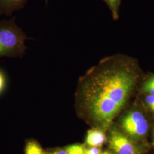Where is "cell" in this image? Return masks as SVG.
<instances>
[{"instance_id": "obj_1", "label": "cell", "mask_w": 154, "mask_h": 154, "mask_svg": "<svg viewBox=\"0 0 154 154\" xmlns=\"http://www.w3.org/2000/svg\"><path fill=\"white\" fill-rule=\"evenodd\" d=\"M143 77L136 58L122 54L106 57L80 77L77 108L95 126L106 130L126 107Z\"/></svg>"}, {"instance_id": "obj_2", "label": "cell", "mask_w": 154, "mask_h": 154, "mask_svg": "<svg viewBox=\"0 0 154 154\" xmlns=\"http://www.w3.org/2000/svg\"><path fill=\"white\" fill-rule=\"evenodd\" d=\"M16 23V17L0 21V58H22L28 48L26 40L30 39Z\"/></svg>"}, {"instance_id": "obj_3", "label": "cell", "mask_w": 154, "mask_h": 154, "mask_svg": "<svg viewBox=\"0 0 154 154\" xmlns=\"http://www.w3.org/2000/svg\"><path fill=\"white\" fill-rule=\"evenodd\" d=\"M121 126L125 134L135 140L144 138L149 131V122L143 112L137 109L129 110L123 116Z\"/></svg>"}, {"instance_id": "obj_4", "label": "cell", "mask_w": 154, "mask_h": 154, "mask_svg": "<svg viewBox=\"0 0 154 154\" xmlns=\"http://www.w3.org/2000/svg\"><path fill=\"white\" fill-rule=\"evenodd\" d=\"M109 144L116 154H140V149L132 139L118 131L111 133Z\"/></svg>"}, {"instance_id": "obj_5", "label": "cell", "mask_w": 154, "mask_h": 154, "mask_svg": "<svg viewBox=\"0 0 154 154\" xmlns=\"http://www.w3.org/2000/svg\"><path fill=\"white\" fill-rule=\"evenodd\" d=\"M28 0H0V16L5 14L11 16L14 11L22 9ZM46 3L48 0H45Z\"/></svg>"}, {"instance_id": "obj_6", "label": "cell", "mask_w": 154, "mask_h": 154, "mask_svg": "<svg viewBox=\"0 0 154 154\" xmlns=\"http://www.w3.org/2000/svg\"><path fill=\"white\" fill-rule=\"evenodd\" d=\"M106 140V137L103 132L98 129L90 130L88 132L86 143L93 147L101 146Z\"/></svg>"}, {"instance_id": "obj_7", "label": "cell", "mask_w": 154, "mask_h": 154, "mask_svg": "<svg viewBox=\"0 0 154 154\" xmlns=\"http://www.w3.org/2000/svg\"><path fill=\"white\" fill-rule=\"evenodd\" d=\"M107 4L111 13L112 19L116 21L119 19V7L122 0H102Z\"/></svg>"}, {"instance_id": "obj_8", "label": "cell", "mask_w": 154, "mask_h": 154, "mask_svg": "<svg viewBox=\"0 0 154 154\" xmlns=\"http://www.w3.org/2000/svg\"><path fill=\"white\" fill-rule=\"evenodd\" d=\"M140 89L144 94L154 95V82L145 78Z\"/></svg>"}, {"instance_id": "obj_9", "label": "cell", "mask_w": 154, "mask_h": 154, "mask_svg": "<svg viewBox=\"0 0 154 154\" xmlns=\"http://www.w3.org/2000/svg\"><path fill=\"white\" fill-rule=\"evenodd\" d=\"M25 154H44V152L37 143L30 142L26 146Z\"/></svg>"}, {"instance_id": "obj_10", "label": "cell", "mask_w": 154, "mask_h": 154, "mask_svg": "<svg viewBox=\"0 0 154 154\" xmlns=\"http://www.w3.org/2000/svg\"><path fill=\"white\" fill-rule=\"evenodd\" d=\"M68 154H84L85 149L82 145L74 144L66 149Z\"/></svg>"}, {"instance_id": "obj_11", "label": "cell", "mask_w": 154, "mask_h": 154, "mask_svg": "<svg viewBox=\"0 0 154 154\" xmlns=\"http://www.w3.org/2000/svg\"><path fill=\"white\" fill-rule=\"evenodd\" d=\"M144 103L147 109L154 113V95L146 94L144 97Z\"/></svg>"}, {"instance_id": "obj_12", "label": "cell", "mask_w": 154, "mask_h": 154, "mask_svg": "<svg viewBox=\"0 0 154 154\" xmlns=\"http://www.w3.org/2000/svg\"><path fill=\"white\" fill-rule=\"evenodd\" d=\"M6 85V78L4 72L0 69V94L3 92Z\"/></svg>"}, {"instance_id": "obj_13", "label": "cell", "mask_w": 154, "mask_h": 154, "mask_svg": "<svg viewBox=\"0 0 154 154\" xmlns=\"http://www.w3.org/2000/svg\"><path fill=\"white\" fill-rule=\"evenodd\" d=\"M84 154H100V149L97 147H94L85 150Z\"/></svg>"}, {"instance_id": "obj_14", "label": "cell", "mask_w": 154, "mask_h": 154, "mask_svg": "<svg viewBox=\"0 0 154 154\" xmlns=\"http://www.w3.org/2000/svg\"><path fill=\"white\" fill-rule=\"evenodd\" d=\"M49 154H68L67 152L65 150H62V149H60V150H57L53 152L50 153Z\"/></svg>"}, {"instance_id": "obj_15", "label": "cell", "mask_w": 154, "mask_h": 154, "mask_svg": "<svg viewBox=\"0 0 154 154\" xmlns=\"http://www.w3.org/2000/svg\"><path fill=\"white\" fill-rule=\"evenodd\" d=\"M102 154H111L109 152H105L104 153H103Z\"/></svg>"}, {"instance_id": "obj_16", "label": "cell", "mask_w": 154, "mask_h": 154, "mask_svg": "<svg viewBox=\"0 0 154 154\" xmlns=\"http://www.w3.org/2000/svg\"><path fill=\"white\" fill-rule=\"evenodd\" d=\"M153 140H154V131H153Z\"/></svg>"}]
</instances>
